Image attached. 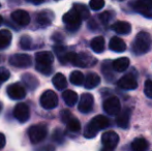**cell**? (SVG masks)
<instances>
[{
    "label": "cell",
    "instance_id": "6da1fadb",
    "mask_svg": "<svg viewBox=\"0 0 152 151\" xmlns=\"http://www.w3.org/2000/svg\"><path fill=\"white\" fill-rule=\"evenodd\" d=\"M36 69L42 75H50L52 73V63L54 61V56L51 52L42 51L35 54Z\"/></svg>",
    "mask_w": 152,
    "mask_h": 151
},
{
    "label": "cell",
    "instance_id": "7a4b0ae2",
    "mask_svg": "<svg viewBox=\"0 0 152 151\" xmlns=\"http://www.w3.org/2000/svg\"><path fill=\"white\" fill-rule=\"evenodd\" d=\"M109 125V119L102 115H97L91 119L90 122L87 124L84 131V137L87 139H92L98 133V131L106 128Z\"/></svg>",
    "mask_w": 152,
    "mask_h": 151
},
{
    "label": "cell",
    "instance_id": "3957f363",
    "mask_svg": "<svg viewBox=\"0 0 152 151\" xmlns=\"http://www.w3.org/2000/svg\"><path fill=\"white\" fill-rule=\"evenodd\" d=\"M67 62L78 67H91L96 63V59L88 53L77 54L74 52H68L66 55V63Z\"/></svg>",
    "mask_w": 152,
    "mask_h": 151
},
{
    "label": "cell",
    "instance_id": "277c9868",
    "mask_svg": "<svg viewBox=\"0 0 152 151\" xmlns=\"http://www.w3.org/2000/svg\"><path fill=\"white\" fill-rule=\"evenodd\" d=\"M152 39L149 33L140 32L134 38V44H132V51L137 55H143L147 53L151 48Z\"/></svg>",
    "mask_w": 152,
    "mask_h": 151
},
{
    "label": "cell",
    "instance_id": "5b68a950",
    "mask_svg": "<svg viewBox=\"0 0 152 151\" xmlns=\"http://www.w3.org/2000/svg\"><path fill=\"white\" fill-rule=\"evenodd\" d=\"M27 133H28V137L31 143L37 144L46 139L48 135V127L45 123H39V124L32 125L29 127Z\"/></svg>",
    "mask_w": 152,
    "mask_h": 151
},
{
    "label": "cell",
    "instance_id": "8992f818",
    "mask_svg": "<svg viewBox=\"0 0 152 151\" xmlns=\"http://www.w3.org/2000/svg\"><path fill=\"white\" fill-rule=\"evenodd\" d=\"M62 20L65 24L66 29L69 31H77L80 28L81 23H82V18L75 8H72L69 12L64 14Z\"/></svg>",
    "mask_w": 152,
    "mask_h": 151
},
{
    "label": "cell",
    "instance_id": "52a82bcc",
    "mask_svg": "<svg viewBox=\"0 0 152 151\" xmlns=\"http://www.w3.org/2000/svg\"><path fill=\"white\" fill-rule=\"evenodd\" d=\"M42 107L46 110H52L58 106V96L52 90H47L42 94L39 99Z\"/></svg>",
    "mask_w": 152,
    "mask_h": 151
},
{
    "label": "cell",
    "instance_id": "ba28073f",
    "mask_svg": "<svg viewBox=\"0 0 152 151\" xmlns=\"http://www.w3.org/2000/svg\"><path fill=\"white\" fill-rule=\"evenodd\" d=\"M6 93L10 96V98L14 101H20L26 96V89L24 85H22L21 83H14L7 87Z\"/></svg>",
    "mask_w": 152,
    "mask_h": 151
},
{
    "label": "cell",
    "instance_id": "9c48e42d",
    "mask_svg": "<svg viewBox=\"0 0 152 151\" xmlns=\"http://www.w3.org/2000/svg\"><path fill=\"white\" fill-rule=\"evenodd\" d=\"M102 108H104V111L107 114L115 116V115H118L120 113V110H121L120 101H119L118 97L111 96L104 101Z\"/></svg>",
    "mask_w": 152,
    "mask_h": 151
},
{
    "label": "cell",
    "instance_id": "30bf717a",
    "mask_svg": "<svg viewBox=\"0 0 152 151\" xmlns=\"http://www.w3.org/2000/svg\"><path fill=\"white\" fill-rule=\"evenodd\" d=\"M10 63L12 66L26 69V67L31 66L32 61L31 57L27 54H15L10 57Z\"/></svg>",
    "mask_w": 152,
    "mask_h": 151
},
{
    "label": "cell",
    "instance_id": "8fae6325",
    "mask_svg": "<svg viewBox=\"0 0 152 151\" xmlns=\"http://www.w3.org/2000/svg\"><path fill=\"white\" fill-rule=\"evenodd\" d=\"M134 8L139 14L148 19H152V0H137Z\"/></svg>",
    "mask_w": 152,
    "mask_h": 151
},
{
    "label": "cell",
    "instance_id": "7c38bea8",
    "mask_svg": "<svg viewBox=\"0 0 152 151\" xmlns=\"http://www.w3.org/2000/svg\"><path fill=\"white\" fill-rule=\"evenodd\" d=\"M14 116L19 122L24 123L28 121L30 117V110L25 103H19L14 109Z\"/></svg>",
    "mask_w": 152,
    "mask_h": 151
},
{
    "label": "cell",
    "instance_id": "4fadbf2b",
    "mask_svg": "<svg viewBox=\"0 0 152 151\" xmlns=\"http://www.w3.org/2000/svg\"><path fill=\"white\" fill-rule=\"evenodd\" d=\"M119 142V136L115 131H107L102 133V143L104 144V147L109 148V149L114 150L116 148L117 144Z\"/></svg>",
    "mask_w": 152,
    "mask_h": 151
},
{
    "label": "cell",
    "instance_id": "5bb4252c",
    "mask_svg": "<svg viewBox=\"0 0 152 151\" xmlns=\"http://www.w3.org/2000/svg\"><path fill=\"white\" fill-rule=\"evenodd\" d=\"M93 103L94 98L92 96V94H90V93H84V94H82L80 101H79V111L82 112V113H88V112L91 111L92 107H93Z\"/></svg>",
    "mask_w": 152,
    "mask_h": 151
},
{
    "label": "cell",
    "instance_id": "9a60e30c",
    "mask_svg": "<svg viewBox=\"0 0 152 151\" xmlns=\"http://www.w3.org/2000/svg\"><path fill=\"white\" fill-rule=\"evenodd\" d=\"M118 86L125 90H134L138 87V82L132 74H128V75L123 76L118 81Z\"/></svg>",
    "mask_w": 152,
    "mask_h": 151
},
{
    "label": "cell",
    "instance_id": "2e32d148",
    "mask_svg": "<svg viewBox=\"0 0 152 151\" xmlns=\"http://www.w3.org/2000/svg\"><path fill=\"white\" fill-rule=\"evenodd\" d=\"M12 19L20 26H27L30 23V16H29V14L22 9L15 10L12 14Z\"/></svg>",
    "mask_w": 152,
    "mask_h": 151
},
{
    "label": "cell",
    "instance_id": "e0dca14e",
    "mask_svg": "<svg viewBox=\"0 0 152 151\" xmlns=\"http://www.w3.org/2000/svg\"><path fill=\"white\" fill-rule=\"evenodd\" d=\"M130 109L125 108L124 110L120 111V113L117 115L116 118V123L119 127L121 128H127L128 125H129V120H130Z\"/></svg>",
    "mask_w": 152,
    "mask_h": 151
},
{
    "label": "cell",
    "instance_id": "ac0fdd59",
    "mask_svg": "<svg viewBox=\"0 0 152 151\" xmlns=\"http://www.w3.org/2000/svg\"><path fill=\"white\" fill-rule=\"evenodd\" d=\"M54 15L50 10H42L36 16V23L42 27H47L52 23Z\"/></svg>",
    "mask_w": 152,
    "mask_h": 151
},
{
    "label": "cell",
    "instance_id": "d6986e66",
    "mask_svg": "<svg viewBox=\"0 0 152 151\" xmlns=\"http://www.w3.org/2000/svg\"><path fill=\"white\" fill-rule=\"evenodd\" d=\"M111 28L118 34H128L132 31V25L127 22H124V21H118V22L114 23L111 26Z\"/></svg>",
    "mask_w": 152,
    "mask_h": 151
},
{
    "label": "cell",
    "instance_id": "ffe728a7",
    "mask_svg": "<svg viewBox=\"0 0 152 151\" xmlns=\"http://www.w3.org/2000/svg\"><path fill=\"white\" fill-rule=\"evenodd\" d=\"M109 48H110V50L114 51V52L121 53L126 50V44L124 42V40L121 39L120 37L114 36L111 38L110 44H109Z\"/></svg>",
    "mask_w": 152,
    "mask_h": 151
},
{
    "label": "cell",
    "instance_id": "44dd1931",
    "mask_svg": "<svg viewBox=\"0 0 152 151\" xmlns=\"http://www.w3.org/2000/svg\"><path fill=\"white\" fill-rule=\"evenodd\" d=\"M22 81L25 86L28 89H30V90H35V89L37 88L38 84H39L38 80L36 79V77L28 73L24 74V75L22 76Z\"/></svg>",
    "mask_w": 152,
    "mask_h": 151
},
{
    "label": "cell",
    "instance_id": "7402d4cb",
    "mask_svg": "<svg viewBox=\"0 0 152 151\" xmlns=\"http://www.w3.org/2000/svg\"><path fill=\"white\" fill-rule=\"evenodd\" d=\"M100 83V78L97 74L90 73L86 76L84 82V86L87 89H93Z\"/></svg>",
    "mask_w": 152,
    "mask_h": 151
},
{
    "label": "cell",
    "instance_id": "603a6c76",
    "mask_svg": "<svg viewBox=\"0 0 152 151\" xmlns=\"http://www.w3.org/2000/svg\"><path fill=\"white\" fill-rule=\"evenodd\" d=\"M128 66H129V59L126 58V57H121V58L116 59L112 63L113 69L116 71H119V73L124 71Z\"/></svg>",
    "mask_w": 152,
    "mask_h": 151
},
{
    "label": "cell",
    "instance_id": "cb8c5ba5",
    "mask_svg": "<svg viewBox=\"0 0 152 151\" xmlns=\"http://www.w3.org/2000/svg\"><path fill=\"white\" fill-rule=\"evenodd\" d=\"M12 42V33L7 29L0 30V50L6 49Z\"/></svg>",
    "mask_w": 152,
    "mask_h": 151
},
{
    "label": "cell",
    "instance_id": "d4e9b609",
    "mask_svg": "<svg viewBox=\"0 0 152 151\" xmlns=\"http://www.w3.org/2000/svg\"><path fill=\"white\" fill-rule=\"evenodd\" d=\"M62 98L68 107H72L78 101V94L72 90H65L62 93Z\"/></svg>",
    "mask_w": 152,
    "mask_h": 151
},
{
    "label": "cell",
    "instance_id": "484cf974",
    "mask_svg": "<svg viewBox=\"0 0 152 151\" xmlns=\"http://www.w3.org/2000/svg\"><path fill=\"white\" fill-rule=\"evenodd\" d=\"M149 144L144 138H137L132 143V151H147Z\"/></svg>",
    "mask_w": 152,
    "mask_h": 151
},
{
    "label": "cell",
    "instance_id": "4316f807",
    "mask_svg": "<svg viewBox=\"0 0 152 151\" xmlns=\"http://www.w3.org/2000/svg\"><path fill=\"white\" fill-rule=\"evenodd\" d=\"M52 83L55 86V88L58 89V90H63L64 88H66L67 86V81H66V78L64 77V75L58 73L56 74L52 79Z\"/></svg>",
    "mask_w": 152,
    "mask_h": 151
},
{
    "label": "cell",
    "instance_id": "83f0119b",
    "mask_svg": "<svg viewBox=\"0 0 152 151\" xmlns=\"http://www.w3.org/2000/svg\"><path fill=\"white\" fill-rule=\"evenodd\" d=\"M91 49L95 53H102L104 50V38L102 36H96L91 40L90 42Z\"/></svg>",
    "mask_w": 152,
    "mask_h": 151
},
{
    "label": "cell",
    "instance_id": "f1b7e54d",
    "mask_svg": "<svg viewBox=\"0 0 152 151\" xmlns=\"http://www.w3.org/2000/svg\"><path fill=\"white\" fill-rule=\"evenodd\" d=\"M69 81H70V83H72V84L77 85V86H80V85L84 84L85 77L80 71H72V73L70 74Z\"/></svg>",
    "mask_w": 152,
    "mask_h": 151
},
{
    "label": "cell",
    "instance_id": "f546056e",
    "mask_svg": "<svg viewBox=\"0 0 152 151\" xmlns=\"http://www.w3.org/2000/svg\"><path fill=\"white\" fill-rule=\"evenodd\" d=\"M72 8H75V9L77 10V12H78V14L81 16L82 20H86V19H88L89 16H90L89 9L82 3H75L74 7H72Z\"/></svg>",
    "mask_w": 152,
    "mask_h": 151
},
{
    "label": "cell",
    "instance_id": "4dcf8cb0",
    "mask_svg": "<svg viewBox=\"0 0 152 151\" xmlns=\"http://www.w3.org/2000/svg\"><path fill=\"white\" fill-rule=\"evenodd\" d=\"M66 125H67L68 131H72V133H78V131H80V129H81V123L76 117L70 118L69 121L66 123Z\"/></svg>",
    "mask_w": 152,
    "mask_h": 151
},
{
    "label": "cell",
    "instance_id": "1f68e13d",
    "mask_svg": "<svg viewBox=\"0 0 152 151\" xmlns=\"http://www.w3.org/2000/svg\"><path fill=\"white\" fill-rule=\"evenodd\" d=\"M54 51L56 52V55L58 59L61 61V63H66V55H67V51L64 47L62 46H56L54 48Z\"/></svg>",
    "mask_w": 152,
    "mask_h": 151
},
{
    "label": "cell",
    "instance_id": "d6a6232c",
    "mask_svg": "<svg viewBox=\"0 0 152 151\" xmlns=\"http://www.w3.org/2000/svg\"><path fill=\"white\" fill-rule=\"evenodd\" d=\"M32 44V39L28 35H24L20 39V47L23 50H30Z\"/></svg>",
    "mask_w": 152,
    "mask_h": 151
},
{
    "label": "cell",
    "instance_id": "836d02e7",
    "mask_svg": "<svg viewBox=\"0 0 152 151\" xmlns=\"http://www.w3.org/2000/svg\"><path fill=\"white\" fill-rule=\"evenodd\" d=\"M89 6L93 10H99L104 6V0H90Z\"/></svg>",
    "mask_w": 152,
    "mask_h": 151
},
{
    "label": "cell",
    "instance_id": "e575fe53",
    "mask_svg": "<svg viewBox=\"0 0 152 151\" xmlns=\"http://www.w3.org/2000/svg\"><path fill=\"white\" fill-rule=\"evenodd\" d=\"M53 141L57 142V143H62L64 140V133L63 131H61V129L57 128L54 131V133H53V137H52Z\"/></svg>",
    "mask_w": 152,
    "mask_h": 151
},
{
    "label": "cell",
    "instance_id": "d590c367",
    "mask_svg": "<svg viewBox=\"0 0 152 151\" xmlns=\"http://www.w3.org/2000/svg\"><path fill=\"white\" fill-rule=\"evenodd\" d=\"M10 77V73L5 67H0V83H3L7 81Z\"/></svg>",
    "mask_w": 152,
    "mask_h": 151
},
{
    "label": "cell",
    "instance_id": "8d00e7d4",
    "mask_svg": "<svg viewBox=\"0 0 152 151\" xmlns=\"http://www.w3.org/2000/svg\"><path fill=\"white\" fill-rule=\"evenodd\" d=\"M144 92L147 97L152 98V81L147 80L144 85Z\"/></svg>",
    "mask_w": 152,
    "mask_h": 151
},
{
    "label": "cell",
    "instance_id": "74e56055",
    "mask_svg": "<svg viewBox=\"0 0 152 151\" xmlns=\"http://www.w3.org/2000/svg\"><path fill=\"white\" fill-rule=\"evenodd\" d=\"M60 116H61V120H62V122L63 123H67L68 121H69V119L70 118H72V114L70 113L68 110H63V111L61 112V114H60Z\"/></svg>",
    "mask_w": 152,
    "mask_h": 151
},
{
    "label": "cell",
    "instance_id": "f35d334b",
    "mask_svg": "<svg viewBox=\"0 0 152 151\" xmlns=\"http://www.w3.org/2000/svg\"><path fill=\"white\" fill-rule=\"evenodd\" d=\"M99 19L104 24H107L112 19V15H111L110 12H104L102 14L99 15Z\"/></svg>",
    "mask_w": 152,
    "mask_h": 151
},
{
    "label": "cell",
    "instance_id": "ab89813d",
    "mask_svg": "<svg viewBox=\"0 0 152 151\" xmlns=\"http://www.w3.org/2000/svg\"><path fill=\"white\" fill-rule=\"evenodd\" d=\"M55 150V147L52 145H45L42 147H39L37 148L35 151H54Z\"/></svg>",
    "mask_w": 152,
    "mask_h": 151
},
{
    "label": "cell",
    "instance_id": "60d3db41",
    "mask_svg": "<svg viewBox=\"0 0 152 151\" xmlns=\"http://www.w3.org/2000/svg\"><path fill=\"white\" fill-rule=\"evenodd\" d=\"M5 143H6L5 136H4L3 133H0V149H2V148L4 147V145H5Z\"/></svg>",
    "mask_w": 152,
    "mask_h": 151
},
{
    "label": "cell",
    "instance_id": "b9f144b4",
    "mask_svg": "<svg viewBox=\"0 0 152 151\" xmlns=\"http://www.w3.org/2000/svg\"><path fill=\"white\" fill-rule=\"evenodd\" d=\"M29 1H30L31 3H33V4H36V5H38V4H42V2L45 1V0H29Z\"/></svg>",
    "mask_w": 152,
    "mask_h": 151
},
{
    "label": "cell",
    "instance_id": "7bdbcfd3",
    "mask_svg": "<svg viewBox=\"0 0 152 151\" xmlns=\"http://www.w3.org/2000/svg\"><path fill=\"white\" fill-rule=\"evenodd\" d=\"M102 151H114V150H112V149H109V148H106V147H104L102 149Z\"/></svg>",
    "mask_w": 152,
    "mask_h": 151
},
{
    "label": "cell",
    "instance_id": "ee69618b",
    "mask_svg": "<svg viewBox=\"0 0 152 151\" xmlns=\"http://www.w3.org/2000/svg\"><path fill=\"white\" fill-rule=\"evenodd\" d=\"M2 22H3V19H2V17L0 16V25L2 24Z\"/></svg>",
    "mask_w": 152,
    "mask_h": 151
},
{
    "label": "cell",
    "instance_id": "f6af8a7d",
    "mask_svg": "<svg viewBox=\"0 0 152 151\" xmlns=\"http://www.w3.org/2000/svg\"><path fill=\"white\" fill-rule=\"evenodd\" d=\"M1 110H2V104L0 103V112H1Z\"/></svg>",
    "mask_w": 152,
    "mask_h": 151
},
{
    "label": "cell",
    "instance_id": "bcb514c9",
    "mask_svg": "<svg viewBox=\"0 0 152 151\" xmlns=\"http://www.w3.org/2000/svg\"><path fill=\"white\" fill-rule=\"evenodd\" d=\"M0 6H1V4H0Z\"/></svg>",
    "mask_w": 152,
    "mask_h": 151
},
{
    "label": "cell",
    "instance_id": "7dc6e473",
    "mask_svg": "<svg viewBox=\"0 0 152 151\" xmlns=\"http://www.w3.org/2000/svg\"><path fill=\"white\" fill-rule=\"evenodd\" d=\"M56 1H58V0H56Z\"/></svg>",
    "mask_w": 152,
    "mask_h": 151
},
{
    "label": "cell",
    "instance_id": "c3c4849f",
    "mask_svg": "<svg viewBox=\"0 0 152 151\" xmlns=\"http://www.w3.org/2000/svg\"><path fill=\"white\" fill-rule=\"evenodd\" d=\"M0 84H1V83H0Z\"/></svg>",
    "mask_w": 152,
    "mask_h": 151
},
{
    "label": "cell",
    "instance_id": "681fc988",
    "mask_svg": "<svg viewBox=\"0 0 152 151\" xmlns=\"http://www.w3.org/2000/svg\"><path fill=\"white\" fill-rule=\"evenodd\" d=\"M0 59H1V58H0Z\"/></svg>",
    "mask_w": 152,
    "mask_h": 151
}]
</instances>
